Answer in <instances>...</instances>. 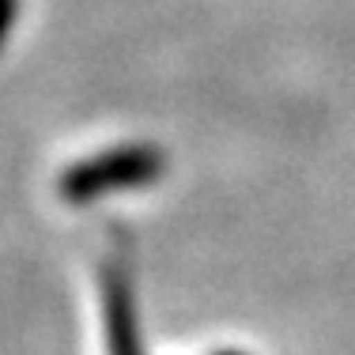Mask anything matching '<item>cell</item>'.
Segmentation results:
<instances>
[{
	"label": "cell",
	"mask_w": 355,
	"mask_h": 355,
	"mask_svg": "<svg viewBox=\"0 0 355 355\" xmlns=\"http://www.w3.org/2000/svg\"><path fill=\"white\" fill-rule=\"evenodd\" d=\"M106 333L110 355H144L137 333V310H132V287L121 272H110L106 280Z\"/></svg>",
	"instance_id": "6da1fadb"
}]
</instances>
